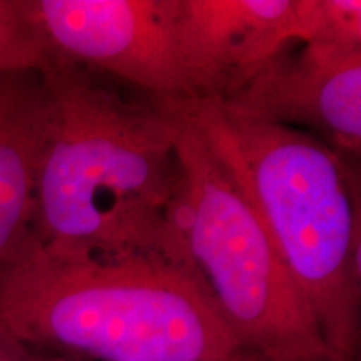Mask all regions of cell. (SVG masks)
Returning <instances> with one entry per match:
<instances>
[{"instance_id":"8","label":"cell","mask_w":361,"mask_h":361,"mask_svg":"<svg viewBox=\"0 0 361 361\" xmlns=\"http://www.w3.org/2000/svg\"><path fill=\"white\" fill-rule=\"evenodd\" d=\"M49 124L42 71L0 74V269L29 238Z\"/></svg>"},{"instance_id":"1","label":"cell","mask_w":361,"mask_h":361,"mask_svg":"<svg viewBox=\"0 0 361 361\" xmlns=\"http://www.w3.org/2000/svg\"><path fill=\"white\" fill-rule=\"evenodd\" d=\"M32 238L56 256L146 252L192 264L174 218L180 119L173 102L54 61Z\"/></svg>"},{"instance_id":"11","label":"cell","mask_w":361,"mask_h":361,"mask_svg":"<svg viewBox=\"0 0 361 361\" xmlns=\"http://www.w3.org/2000/svg\"><path fill=\"white\" fill-rule=\"evenodd\" d=\"M0 361H72L62 356L44 355L22 345L4 328H0Z\"/></svg>"},{"instance_id":"5","label":"cell","mask_w":361,"mask_h":361,"mask_svg":"<svg viewBox=\"0 0 361 361\" xmlns=\"http://www.w3.org/2000/svg\"><path fill=\"white\" fill-rule=\"evenodd\" d=\"M57 61L161 101L192 99L179 54L178 0H34Z\"/></svg>"},{"instance_id":"3","label":"cell","mask_w":361,"mask_h":361,"mask_svg":"<svg viewBox=\"0 0 361 361\" xmlns=\"http://www.w3.org/2000/svg\"><path fill=\"white\" fill-rule=\"evenodd\" d=\"M176 102L238 174L333 358L358 361L360 196L345 157L303 130L231 116L218 101Z\"/></svg>"},{"instance_id":"2","label":"cell","mask_w":361,"mask_h":361,"mask_svg":"<svg viewBox=\"0 0 361 361\" xmlns=\"http://www.w3.org/2000/svg\"><path fill=\"white\" fill-rule=\"evenodd\" d=\"M0 328L72 361H259L194 266L146 252L56 256L32 236L0 269Z\"/></svg>"},{"instance_id":"9","label":"cell","mask_w":361,"mask_h":361,"mask_svg":"<svg viewBox=\"0 0 361 361\" xmlns=\"http://www.w3.org/2000/svg\"><path fill=\"white\" fill-rule=\"evenodd\" d=\"M52 61L34 0H0V74L44 71Z\"/></svg>"},{"instance_id":"4","label":"cell","mask_w":361,"mask_h":361,"mask_svg":"<svg viewBox=\"0 0 361 361\" xmlns=\"http://www.w3.org/2000/svg\"><path fill=\"white\" fill-rule=\"evenodd\" d=\"M171 102L180 119L174 218L226 324L259 361H335L238 174Z\"/></svg>"},{"instance_id":"7","label":"cell","mask_w":361,"mask_h":361,"mask_svg":"<svg viewBox=\"0 0 361 361\" xmlns=\"http://www.w3.org/2000/svg\"><path fill=\"white\" fill-rule=\"evenodd\" d=\"M178 40L192 101L223 102L298 42V0H178Z\"/></svg>"},{"instance_id":"6","label":"cell","mask_w":361,"mask_h":361,"mask_svg":"<svg viewBox=\"0 0 361 361\" xmlns=\"http://www.w3.org/2000/svg\"><path fill=\"white\" fill-rule=\"evenodd\" d=\"M219 104L231 116L303 130L341 154L358 156L361 49L291 42Z\"/></svg>"},{"instance_id":"10","label":"cell","mask_w":361,"mask_h":361,"mask_svg":"<svg viewBox=\"0 0 361 361\" xmlns=\"http://www.w3.org/2000/svg\"><path fill=\"white\" fill-rule=\"evenodd\" d=\"M298 42L361 49V2L298 0Z\"/></svg>"}]
</instances>
